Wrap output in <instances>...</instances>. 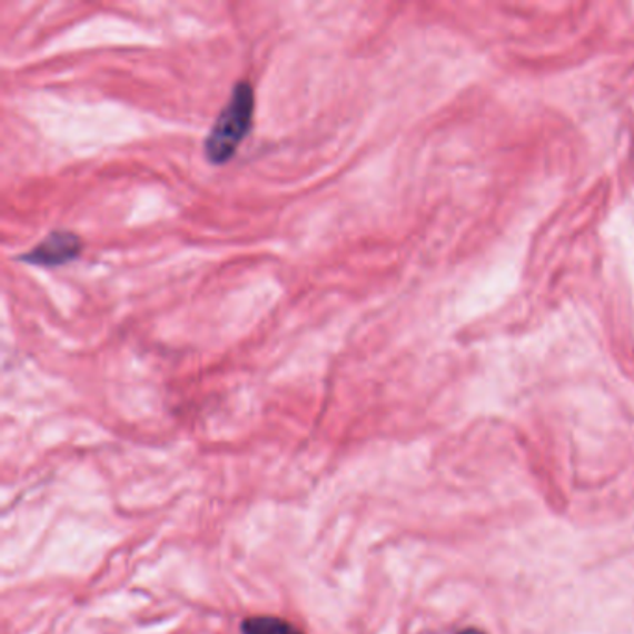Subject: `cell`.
I'll return each mask as SVG.
<instances>
[{"mask_svg":"<svg viewBox=\"0 0 634 634\" xmlns=\"http://www.w3.org/2000/svg\"><path fill=\"white\" fill-rule=\"evenodd\" d=\"M256 112V93L248 80H240L232 88L226 107L216 118L209 137L205 140V157L210 165H227L235 157L244 138L248 137Z\"/></svg>","mask_w":634,"mask_h":634,"instance_id":"6da1fadb","label":"cell"},{"mask_svg":"<svg viewBox=\"0 0 634 634\" xmlns=\"http://www.w3.org/2000/svg\"><path fill=\"white\" fill-rule=\"evenodd\" d=\"M82 251V240L71 231H52L36 248L19 257L34 267L57 268L75 261Z\"/></svg>","mask_w":634,"mask_h":634,"instance_id":"7a4b0ae2","label":"cell"},{"mask_svg":"<svg viewBox=\"0 0 634 634\" xmlns=\"http://www.w3.org/2000/svg\"><path fill=\"white\" fill-rule=\"evenodd\" d=\"M240 628L242 634H304L293 623L276 616H249Z\"/></svg>","mask_w":634,"mask_h":634,"instance_id":"3957f363","label":"cell"},{"mask_svg":"<svg viewBox=\"0 0 634 634\" xmlns=\"http://www.w3.org/2000/svg\"><path fill=\"white\" fill-rule=\"evenodd\" d=\"M459 634H484L478 628H467V631H462Z\"/></svg>","mask_w":634,"mask_h":634,"instance_id":"277c9868","label":"cell"}]
</instances>
